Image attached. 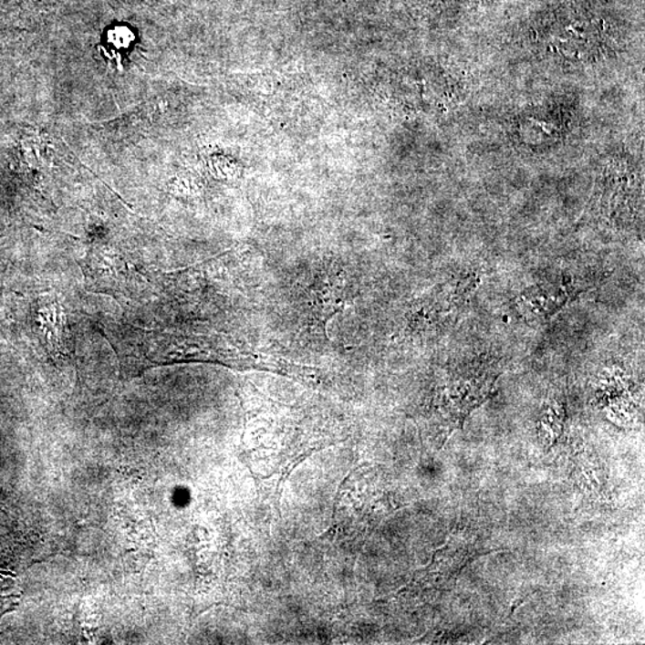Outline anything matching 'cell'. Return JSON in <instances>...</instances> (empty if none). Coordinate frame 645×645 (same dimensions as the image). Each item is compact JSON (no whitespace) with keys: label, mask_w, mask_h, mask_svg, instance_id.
Returning a JSON list of instances; mask_svg holds the SVG:
<instances>
[{"label":"cell","mask_w":645,"mask_h":645,"mask_svg":"<svg viewBox=\"0 0 645 645\" xmlns=\"http://www.w3.org/2000/svg\"><path fill=\"white\" fill-rule=\"evenodd\" d=\"M132 38V33L126 28H116L114 32H111L109 35V40H111L115 47L118 48L129 47Z\"/></svg>","instance_id":"1"}]
</instances>
